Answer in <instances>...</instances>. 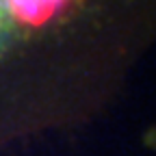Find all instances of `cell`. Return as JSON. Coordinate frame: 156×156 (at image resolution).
Listing matches in <instances>:
<instances>
[{
    "label": "cell",
    "mask_w": 156,
    "mask_h": 156,
    "mask_svg": "<svg viewBox=\"0 0 156 156\" xmlns=\"http://www.w3.org/2000/svg\"><path fill=\"white\" fill-rule=\"evenodd\" d=\"M136 0H0V104L11 87L93 52L130 24Z\"/></svg>",
    "instance_id": "cell-1"
}]
</instances>
